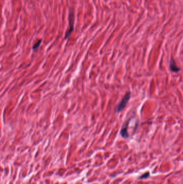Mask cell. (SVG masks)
Instances as JSON below:
<instances>
[{
  "mask_svg": "<svg viewBox=\"0 0 183 184\" xmlns=\"http://www.w3.org/2000/svg\"><path fill=\"white\" fill-rule=\"evenodd\" d=\"M74 13L73 12H70L69 15V28L68 29L65 34V39L67 40L68 39L72 32L74 30Z\"/></svg>",
  "mask_w": 183,
  "mask_h": 184,
  "instance_id": "cell-1",
  "label": "cell"
},
{
  "mask_svg": "<svg viewBox=\"0 0 183 184\" xmlns=\"http://www.w3.org/2000/svg\"><path fill=\"white\" fill-rule=\"evenodd\" d=\"M131 92H128V93H127L125 95L121 101L120 102V103L119 104V105L118 106V108L117 109L118 113H119V112H120V111H121L124 109L125 107H126L128 101L129 100L130 98H131Z\"/></svg>",
  "mask_w": 183,
  "mask_h": 184,
  "instance_id": "cell-2",
  "label": "cell"
},
{
  "mask_svg": "<svg viewBox=\"0 0 183 184\" xmlns=\"http://www.w3.org/2000/svg\"><path fill=\"white\" fill-rule=\"evenodd\" d=\"M170 69L171 71L173 72H178L180 70L179 68L177 66L176 62L173 58H171L170 61Z\"/></svg>",
  "mask_w": 183,
  "mask_h": 184,
  "instance_id": "cell-3",
  "label": "cell"
},
{
  "mask_svg": "<svg viewBox=\"0 0 183 184\" xmlns=\"http://www.w3.org/2000/svg\"><path fill=\"white\" fill-rule=\"evenodd\" d=\"M128 124V122L127 123V124H126V125L124 126V127L121 130V131H120V135H121V136L124 138H127L129 136L128 133L127 132Z\"/></svg>",
  "mask_w": 183,
  "mask_h": 184,
  "instance_id": "cell-4",
  "label": "cell"
},
{
  "mask_svg": "<svg viewBox=\"0 0 183 184\" xmlns=\"http://www.w3.org/2000/svg\"><path fill=\"white\" fill-rule=\"evenodd\" d=\"M41 40H39L32 47V49L33 50H36L37 49V48L39 47V46H40V45L41 44Z\"/></svg>",
  "mask_w": 183,
  "mask_h": 184,
  "instance_id": "cell-5",
  "label": "cell"
},
{
  "mask_svg": "<svg viewBox=\"0 0 183 184\" xmlns=\"http://www.w3.org/2000/svg\"><path fill=\"white\" fill-rule=\"evenodd\" d=\"M149 175H150V173H149V172H146L144 173V174H143V175L141 176V177H140V179H142V178H146L147 177H148L149 176Z\"/></svg>",
  "mask_w": 183,
  "mask_h": 184,
  "instance_id": "cell-6",
  "label": "cell"
}]
</instances>
